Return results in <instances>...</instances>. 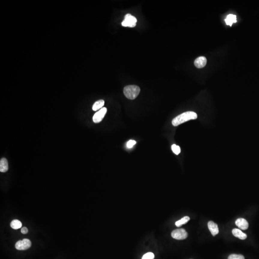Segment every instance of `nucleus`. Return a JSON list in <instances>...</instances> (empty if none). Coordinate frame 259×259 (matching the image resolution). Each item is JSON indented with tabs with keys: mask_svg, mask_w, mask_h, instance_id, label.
<instances>
[{
	"mask_svg": "<svg viewBox=\"0 0 259 259\" xmlns=\"http://www.w3.org/2000/svg\"><path fill=\"white\" fill-rule=\"evenodd\" d=\"M31 242L29 239H25L22 240H19L16 243V248L17 250L23 251L28 250L31 247Z\"/></svg>",
	"mask_w": 259,
	"mask_h": 259,
	"instance_id": "obj_5",
	"label": "nucleus"
},
{
	"mask_svg": "<svg viewBox=\"0 0 259 259\" xmlns=\"http://www.w3.org/2000/svg\"><path fill=\"white\" fill-rule=\"evenodd\" d=\"M8 170V163L7 159L2 158L0 161V171L1 172H6Z\"/></svg>",
	"mask_w": 259,
	"mask_h": 259,
	"instance_id": "obj_11",
	"label": "nucleus"
},
{
	"mask_svg": "<svg viewBox=\"0 0 259 259\" xmlns=\"http://www.w3.org/2000/svg\"><path fill=\"white\" fill-rule=\"evenodd\" d=\"M236 224L239 228L242 230H246L248 227V221L242 218L238 219L235 222Z\"/></svg>",
	"mask_w": 259,
	"mask_h": 259,
	"instance_id": "obj_7",
	"label": "nucleus"
},
{
	"mask_svg": "<svg viewBox=\"0 0 259 259\" xmlns=\"http://www.w3.org/2000/svg\"><path fill=\"white\" fill-rule=\"evenodd\" d=\"M104 104H105V101L102 99L97 101L93 105L92 110H93L94 111H97L98 110H100L103 107Z\"/></svg>",
	"mask_w": 259,
	"mask_h": 259,
	"instance_id": "obj_13",
	"label": "nucleus"
},
{
	"mask_svg": "<svg viewBox=\"0 0 259 259\" xmlns=\"http://www.w3.org/2000/svg\"><path fill=\"white\" fill-rule=\"evenodd\" d=\"M171 149H172L173 153H174L175 154L177 155L179 154V153H180V151H181V150H180V148L179 146H177L175 144H174V145L171 146Z\"/></svg>",
	"mask_w": 259,
	"mask_h": 259,
	"instance_id": "obj_16",
	"label": "nucleus"
},
{
	"mask_svg": "<svg viewBox=\"0 0 259 259\" xmlns=\"http://www.w3.org/2000/svg\"><path fill=\"white\" fill-rule=\"evenodd\" d=\"M208 227L209 230L213 236H215L219 233L218 227L216 223L212 221H209L208 223Z\"/></svg>",
	"mask_w": 259,
	"mask_h": 259,
	"instance_id": "obj_9",
	"label": "nucleus"
},
{
	"mask_svg": "<svg viewBox=\"0 0 259 259\" xmlns=\"http://www.w3.org/2000/svg\"><path fill=\"white\" fill-rule=\"evenodd\" d=\"M140 92V87L135 85H130L124 87L123 93L127 98L133 100L136 98Z\"/></svg>",
	"mask_w": 259,
	"mask_h": 259,
	"instance_id": "obj_2",
	"label": "nucleus"
},
{
	"mask_svg": "<svg viewBox=\"0 0 259 259\" xmlns=\"http://www.w3.org/2000/svg\"><path fill=\"white\" fill-rule=\"evenodd\" d=\"M21 232V233H22V234H27V233H28L29 230H28V229L26 228V227H24L22 228Z\"/></svg>",
	"mask_w": 259,
	"mask_h": 259,
	"instance_id": "obj_20",
	"label": "nucleus"
},
{
	"mask_svg": "<svg viewBox=\"0 0 259 259\" xmlns=\"http://www.w3.org/2000/svg\"><path fill=\"white\" fill-rule=\"evenodd\" d=\"M228 259H245V258L242 255L232 254L229 256Z\"/></svg>",
	"mask_w": 259,
	"mask_h": 259,
	"instance_id": "obj_17",
	"label": "nucleus"
},
{
	"mask_svg": "<svg viewBox=\"0 0 259 259\" xmlns=\"http://www.w3.org/2000/svg\"><path fill=\"white\" fill-rule=\"evenodd\" d=\"M137 23V19L135 17L131 16L130 14H127L123 21L122 22V26L125 27L134 28L135 26Z\"/></svg>",
	"mask_w": 259,
	"mask_h": 259,
	"instance_id": "obj_3",
	"label": "nucleus"
},
{
	"mask_svg": "<svg viewBox=\"0 0 259 259\" xmlns=\"http://www.w3.org/2000/svg\"><path fill=\"white\" fill-rule=\"evenodd\" d=\"M107 112V109L106 107H103L99 110L98 112H96L93 118V120L95 123H99L101 122L106 114Z\"/></svg>",
	"mask_w": 259,
	"mask_h": 259,
	"instance_id": "obj_6",
	"label": "nucleus"
},
{
	"mask_svg": "<svg viewBox=\"0 0 259 259\" xmlns=\"http://www.w3.org/2000/svg\"><path fill=\"white\" fill-rule=\"evenodd\" d=\"M155 255L152 252H148L143 255L142 259H154Z\"/></svg>",
	"mask_w": 259,
	"mask_h": 259,
	"instance_id": "obj_18",
	"label": "nucleus"
},
{
	"mask_svg": "<svg viewBox=\"0 0 259 259\" xmlns=\"http://www.w3.org/2000/svg\"><path fill=\"white\" fill-rule=\"evenodd\" d=\"M10 225H11V227L12 228L14 229H17L21 227L22 224L21 221H19L18 220L15 219L14 220L11 222Z\"/></svg>",
	"mask_w": 259,
	"mask_h": 259,
	"instance_id": "obj_14",
	"label": "nucleus"
},
{
	"mask_svg": "<svg viewBox=\"0 0 259 259\" xmlns=\"http://www.w3.org/2000/svg\"><path fill=\"white\" fill-rule=\"evenodd\" d=\"M197 118V115L195 112L192 111H187L184 112L179 116L175 117L172 120V124L174 126H177L191 119H195Z\"/></svg>",
	"mask_w": 259,
	"mask_h": 259,
	"instance_id": "obj_1",
	"label": "nucleus"
},
{
	"mask_svg": "<svg viewBox=\"0 0 259 259\" xmlns=\"http://www.w3.org/2000/svg\"><path fill=\"white\" fill-rule=\"evenodd\" d=\"M225 22L227 25L232 26L233 23L236 22V16L232 14H228L225 19Z\"/></svg>",
	"mask_w": 259,
	"mask_h": 259,
	"instance_id": "obj_12",
	"label": "nucleus"
},
{
	"mask_svg": "<svg viewBox=\"0 0 259 259\" xmlns=\"http://www.w3.org/2000/svg\"><path fill=\"white\" fill-rule=\"evenodd\" d=\"M190 217L189 216H184V217H183V218H182L181 219L179 220V221L176 222V226L178 227H181L183 224H186L190 220Z\"/></svg>",
	"mask_w": 259,
	"mask_h": 259,
	"instance_id": "obj_15",
	"label": "nucleus"
},
{
	"mask_svg": "<svg viewBox=\"0 0 259 259\" xmlns=\"http://www.w3.org/2000/svg\"><path fill=\"white\" fill-rule=\"evenodd\" d=\"M188 236V234L186 231L183 228L175 229L171 233L172 238L178 240H182L186 239L187 238Z\"/></svg>",
	"mask_w": 259,
	"mask_h": 259,
	"instance_id": "obj_4",
	"label": "nucleus"
},
{
	"mask_svg": "<svg viewBox=\"0 0 259 259\" xmlns=\"http://www.w3.org/2000/svg\"><path fill=\"white\" fill-rule=\"evenodd\" d=\"M194 65L197 68H202L204 67L206 65L207 59L205 57L201 56L197 58L194 61Z\"/></svg>",
	"mask_w": 259,
	"mask_h": 259,
	"instance_id": "obj_8",
	"label": "nucleus"
},
{
	"mask_svg": "<svg viewBox=\"0 0 259 259\" xmlns=\"http://www.w3.org/2000/svg\"><path fill=\"white\" fill-rule=\"evenodd\" d=\"M136 141L134 140H129L127 143V147L128 148H131L136 144Z\"/></svg>",
	"mask_w": 259,
	"mask_h": 259,
	"instance_id": "obj_19",
	"label": "nucleus"
},
{
	"mask_svg": "<svg viewBox=\"0 0 259 259\" xmlns=\"http://www.w3.org/2000/svg\"><path fill=\"white\" fill-rule=\"evenodd\" d=\"M232 234L234 236L242 240L245 239L247 237V236L245 233H243L240 229L237 228H234L232 230Z\"/></svg>",
	"mask_w": 259,
	"mask_h": 259,
	"instance_id": "obj_10",
	"label": "nucleus"
}]
</instances>
